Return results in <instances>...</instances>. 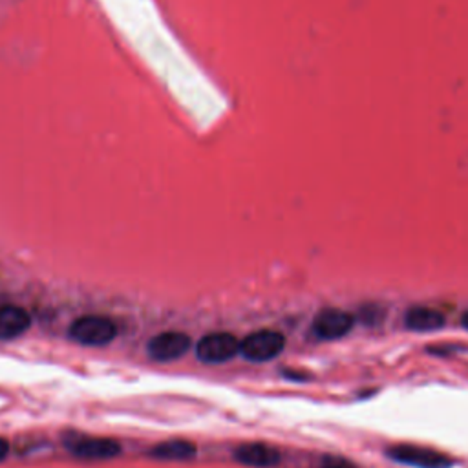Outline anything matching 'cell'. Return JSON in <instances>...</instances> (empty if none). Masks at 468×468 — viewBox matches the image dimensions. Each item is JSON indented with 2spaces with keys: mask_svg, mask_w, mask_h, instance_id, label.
Wrapping results in <instances>:
<instances>
[{
  "mask_svg": "<svg viewBox=\"0 0 468 468\" xmlns=\"http://www.w3.org/2000/svg\"><path fill=\"white\" fill-rule=\"evenodd\" d=\"M386 455L400 464L416 468H452L454 459L439 450L418 446V445H397L386 450Z\"/></svg>",
  "mask_w": 468,
  "mask_h": 468,
  "instance_id": "6da1fadb",
  "label": "cell"
},
{
  "mask_svg": "<svg viewBox=\"0 0 468 468\" xmlns=\"http://www.w3.org/2000/svg\"><path fill=\"white\" fill-rule=\"evenodd\" d=\"M285 347V338L278 331L262 329L248 335L240 342V354L253 363H267L278 357Z\"/></svg>",
  "mask_w": 468,
  "mask_h": 468,
  "instance_id": "7a4b0ae2",
  "label": "cell"
},
{
  "mask_svg": "<svg viewBox=\"0 0 468 468\" xmlns=\"http://www.w3.org/2000/svg\"><path fill=\"white\" fill-rule=\"evenodd\" d=\"M115 324L101 315L81 317L70 328V337L83 346H106L115 338Z\"/></svg>",
  "mask_w": 468,
  "mask_h": 468,
  "instance_id": "3957f363",
  "label": "cell"
},
{
  "mask_svg": "<svg viewBox=\"0 0 468 468\" xmlns=\"http://www.w3.org/2000/svg\"><path fill=\"white\" fill-rule=\"evenodd\" d=\"M240 354V340L230 333H211L198 342L196 356L202 363L218 364Z\"/></svg>",
  "mask_w": 468,
  "mask_h": 468,
  "instance_id": "277c9868",
  "label": "cell"
},
{
  "mask_svg": "<svg viewBox=\"0 0 468 468\" xmlns=\"http://www.w3.org/2000/svg\"><path fill=\"white\" fill-rule=\"evenodd\" d=\"M193 340L189 335L180 331H165L150 338L147 349L154 361H176L185 356Z\"/></svg>",
  "mask_w": 468,
  "mask_h": 468,
  "instance_id": "5b68a950",
  "label": "cell"
},
{
  "mask_svg": "<svg viewBox=\"0 0 468 468\" xmlns=\"http://www.w3.org/2000/svg\"><path fill=\"white\" fill-rule=\"evenodd\" d=\"M313 333L322 340H337L354 328V317L344 310L324 308L313 319Z\"/></svg>",
  "mask_w": 468,
  "mask_h": 468,
  "instance_id": "8992f818",
  "label": "cell"
},
{
  "mask_svg": "<svg viewBox=\"0 0 468 468\" xmlns=\"http://www.w3.org/2000/svg\"><path fill=\"white\" fill-rule=\"evenodd\" d=\"M70 450L83 459H110L122 452V446L106 437H79L70 443Z\"/></svg>",
  "mask_w": 468,
  "mask_h": 468,
  "instance_id": "52a82bcc",
  "label": "cell"
},
{
  "mask_svg": "<svg viewBox=\"0 0 468 468\" xmlns=\"http://www.w3.org/2000/svg\"><path fill=\"white\" fill-rule=\"evenodd\" d=\"M446 324V317L434 308L428 306H414L404 315V326L412 331H436Z\"/></svg>",
  "mask_w": 468,
  "mask_h": 468,
  "instance_id": "ba28073f",
  "label": "cell"
},
{
  "mask_svg": "<svg viewBox=\"0 0 468 468\" xmlns=\"http://www.w3.org/2000/svg\"><path fill=\"white\" fill-rule=\"evenodd\" d=\"M238 463L248 464V466H256V468H271L280 463V452L269 445L262 443H251L244 445L234 454Z\"/></svg>",
  "mask_w": 468,
  "mask_h": 468,
  "instance_id": "9c48e42d",
  "label": "cell"
},
{
  "mask_svg": "<svg viewBox=\"0 0 468 468\" xmlns=\"http://www.w3.org/2000/svg\"><path fill=\"white\" fill-rule=\"evenodd\" d=\"M32 319L26 310L19 306L0 308V340H10L28 331Z\"/></svg>",
  "mask_w": 468,
  "mask_h": 468,
  "instance_id": "30bf717a",
  "label": "cell"
},
{
  "mask_svg": "<svg viewBox=\"0 0 468 468\" xmlns=\"http://www.w3.org/2000/svg\"><path fill=\"white\" fill-rule=\"evenodd\" d=\"M152 455L158 459H174V461H185L193 459L196 455L194 445L187 441H166L158 445L152 450Z\"/></svg>",
  "mask_w": 468,
  "mask_h": 468,
  "instance_id": "8fae6325",
  "label": "cell"
},
{
  "mask_svg": "<svg viewBox=\"0 0 468 468\" xmlns=\"http://www.w3.org/2000/svg\"><path fill=\"white\" fill-rule=\"evenodd\" d=\"M320 468H357V466L342 457H324Z\"/></svg>",
  "mask_w": 468,
  "mask_h": 468,
  "instance_id": "7c38bea8",
  "label": "cell"
},
{
  "mask_svg": "<svg viewBox=\"0 0 468 468\" xmlns=\"http://www.w3.org/2000/svg\"><path fill=\"white\" fill-rule=\"evenodd\" d=\"M8 452H10V445H8V441L0 437V461H3V459L8 455Z\"/></svg>",
  "mask_w": 468,
  "mask_h": 468,
  "instance_id": "4fadbf2b",
  "label": "cell"
},
{
  "mask_svg": "<svg viewBox=\"0 0 468 468\" xmlns=\"http://www.w3.org/2000/svg\"><path fill=\"white\" fill-rule=\"evenodd\" d=\"M461 324H463L464 329H468V311L463 313V317H461Z\"/></svg>",
  "mask_w": 468,
  "mask_h": 468,
  "instance_id": "5bb4252c",
  "label": "cell"
}]
</instances>
